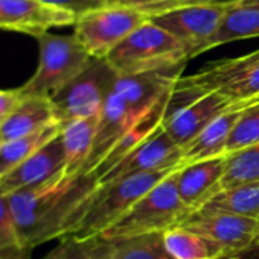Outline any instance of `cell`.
Listing matches in <instances>:
<instances>
[{"label":"cell","instance_id":"cell-1","mask_svg":"<svg viewBox=\"0 0 259 259\" xmlns=\"http://www.w3.org/2000/svg\"><path fill=\"white\" fill-rule=\"evenodd\" d=\"M99 188L93 173L67 176L64 171L44 184L5 197L20 238L27 249L71 234Z\"/></svg>","mask_w":259,"mask_h":259},{"label":"cell","instance_id":"cell-2","mask_svg":"<svg viewBox=\"0 0 259 259\" xmlns=\"http://www.w3.org/2000/svg\"><path fill=\"white\" fill-rule=\"evenodd\" d=\"M105 59L118 76H129L184 65L191 55L176 36L149 20L129 33Z\"/></svg>","mask_w":259,"mask_h":259},{"label":"cell","instance_id":"cell-3","mask_svg":"<svg viewBox=\"0 0 259 259\" xmlns=\"http://www.w3.org/2000/svg\"><path fill=\"white\" fill-rule=\"evenodd\" d=\"M181 167L182 165L138 173L106 185H99L90 203L87 205L83 215L80 217L71 234L67 237H100L118 219H121L141 197H144L155 185H158L162 179H165L168 175H171Z\"/></svg>","mask_w":259,"mask_h":259},{"label":"cell","instance_id":"cell-4","mask_svg":"<svg viewBox=\"0 0 259 259\" xmlns=\"http://www.w3.org/2000/svg\"><path fill=\"white\" fill-rule=\"evenodd\" d=\"M178 171L179 168L155 185L100 237L114 243L144 234H164L165 231L182 225L191 214V209L179 196L176 182Z\"/></svg>","mask_w":259,"mask_h":259},{"label":"cell","instance_id":"cell-5","mask_svg":"<svg viewBox=\"0 0 259 259\" xmlns=\"http://www.w3.org/2000/svg\"><path fill=\"white\" fill-rule=\"evenodd\" d=\"M36 39L39 42L38 68L20 90L24 96L53 100L94 58L82 47L74 35H55L47 32Z\"/></svg>","mask_w":259,"mask_h":259},{"label":"cell","instance_id":"cell-6","mask_svg":"<svg viewBox=\"0 0 259 259\" xmlns=\"http://www.w3.org/2000/svg\"><path fill=\"white\" fill-rule=\"evenodd\" d=\"M149 21V15L132 6L105 5L80 14L74 23V36L97 59H105L129 33Z\"/></svg>","mask_w":259,"mask_h":259},{"label":"cell","instance_id":"cell-7","mask_svg":"<svg viewBox=\"0 0 259 259\" xmlns=\"http://www.w3.org/2000/svg\"><path fill=\"white\" fill-rule=\"evenodd\" d=\"M178 83L200 96L217 91L241 105L259 94V50L212 64L191 76H181Z\"/></svg>","mask_w":259,"mask_h":259},{"label":"cell","instance_id":"cell-8","mask_svg":"<svg viewBox=\"0 0 259 259\" xmlns=\"http://www.w3.org/2000/svg\"><path fill=\"white\" fill-rule=\"evenodd\" d=\"M118 74L106 59L94 58L93 62L74 77L52 102L59 124L76 120L99 117Z\"/></svg>","mask_w":259,"mask_h":259},{"label":"cell","instance_id":"cell-9","mask_svg":"<svg viewBox=\"0 0 259 259\" xmlns=\"http://www.w3.org/2000/svg\"><path fill=\"white\" fill-rule=\"evenodd\" d=\"M217 244L225 258L240 253L259 241V220L225 211L197 209L182 225Z\"/></svg>","mask_w":259,"mask_h":259},{"label":"cell","instance_id":"cell-10","mask_svg":"<svg viewBox=\"0 0 259 259\" xmlns=\"http://www.w3.org/2000/svg\"><path fill=\"white\" fill-rule=\"evenodd\" d=\"M226 9L217 5H184L153 14L149 20L176 36L194 58L203 53L205 46L217 32Z\"/></svg>","mask_w":259,"mask_h":259},{"label":"cell","instance_id":"cell-11","mask_svg":"<svg viewBox=\"0 0 259 259\" xmlns=\"http://www.w3.org/2000/svg\"><path fill=\"white\" fill-rule=\"evenodd\" d=\"M77 15L44 0H0V26L35 38L53 27L74 26Z\"/></svg>","mask_w":259,"mask_h":259},{"label":"cell","instance_id":"cell-12","mask_svg":"<svg viewBox=\"0 0 259 259\" xmlns=\"http://www.w3.org/2000/svg\"><path fill=\"white\" fill-rule=\"evenodd\" d=\"M179 165H184L182 149L161 126L152 137H149L143 144L132 150L117 165H114L109 171L102 175L97 179V182L99 185H106L132 175L171 168Z\"/></svg>","mask_w":259,"mask_h":259},{"label":"cell","instance_id":"cell-13","mask_svg":"<svg viewBox=\"0 0 259 259\" xmlns=\"http://www.w3.org/2000/svg\"><path fill=\"white\" fill-rule=\"evenodd\" d=\"M237 103H234L226 96L217 91H211L173 112L171 115L165 117L162 127L175 140V143L181 149H184L212 120H215L219 115L229 111Z\"/></svg>","mask_w":259,"mask_h":259},{"label":"cell","instance_id":"cell-14","mask_svg":"<svg viewBox=\"0 0 259 259\" xmlns=\"http://www.w3.org/2000/svg\"><path fill=\"white\" fill-rule=\"evenodd\" d=\"M65 150L61 134L39 149L36 153L24 159L5 176H0V196H8L52 179L64 171Z\"/></svg>","mask_w":259,"mask_h":259},{"label":"cell","instance_id":"cell-15","mask_svg":"<svg viewBox=\"0 0 259 259\" xmlns=\"http://www.w3.org/2000/svg\"><path fill=\"white\" fill-rule=\"evenodd\" d=\"M149 112V111H147ZM147 112L134 109L114 88L108 96L99 118L93 144V152L83 168V173H91L109 149Z\"/></svg>","mask_w":259,"mask_h":259},{"label":"cell","instance_id":"cell-16","mask_svg":"<svg viewBox=\"0 0 259 259\" xmlns=\"http://www.w3.org/2000/svg\"><path fill=\"white\" fill-rule=\"evenodd\" d=\"M226 158L228 155L179 168L176 175L178 191L191 212L200 209L219 191L226 170Z\"/></svg>","mask_w":259,"mask_h":259},{"label":"cell","instance_id":"cell-17","mask_svg":"<svg viewBox=\"0 0 259 259\" xmlns=\"http://www.w3.org/2000/svg\"><path fill=\"white\" fill-rule=\"evenodd\" d=\"M243 111L244 108L235 105L234 108L212 120L193 141H190L182 149V164L188 165L199 161L225 156L228 141Z\"/></svg>","mask_w":259,"mask_h":259},{"label":"cell","instance_id":"cell-18","mask_svg":"<svg viewBox=\"0 0 259 259\" xmlns=\"http://www.w3.org/2000/svg\"><path fill=\"white\" fill-rule=\"evenodd\" d=\"M171 93V91H170ZM170 93L159 99V102L144 115L141 117L103 156V159L97 164V167L91 171L97 179L109 171L114 165H117L123 158H126L132 150H135L140 144H143L149 137H152L164 123V115L168 103Z\"/></svg>","mask_w":259,"mask_h":259},{"label":"cell","instance_id":"cell-19","mask_svg":"<svg viewBox=\"0 0 259 259\" xmlns=\"http://www.w3.org/2000/svg\"><path fill=\"white\" fill-rule=\"evenodd\" d=\"M56 121L55 106L50 99L24 96L21 103L0 121V143L33 134Z\"/></svg>","mask_w":259,"mask_h":259},{"label":"cell","instance_id":"cell-20","mask_svg":"<svg viewBox=\"0 0 259 259\" xmlns=\"http://www.w3.org/2000/svg\"><path fill=\"white\" fill-rule=\"evenodd\" d=\"M97 118L99 117L76 118L61 124V138L65 150L64 173L67 176L83 173L93 152Z\"/></svg>","mask_w":259,"mask_h":259},{"label":"cell","instance_id":"cell-21","mask_svg":"<svg viewBox=\"0 0 259 259\" xmlns=\"http://www.w3.org/2000/svg\"><path fill=\"white\" fill-rule=\"evenodd\" d=\"M259 36V8L235 5L226 9L217 32L205 46L203 52L228 42Z\"/></svg>","mask_w":259,"mask_h":259},{"label":"cell","instance_id":"cell-22","mask_svg":"<svg viewBox=\"0 0 259 259\" xmlns=\"http://www.w3.org/2000/svg\"><path fill=\"white\" fill-rule=\"evenodd\" d=\"M61 134V124L52 123L33 134L0 143V176H5L24 159L36 153Z\"/></svg>","mask_w":259,"mask_h":259},{"label":"cell","instance_id":"cell-23","mask_svg":"<svg viewBox=\"0 0 259 259\" xmlns=\"http://www.w3.org/2000/svg\"><path fill=\"white\" fill-rule=\"evenodd\" d=\"M164 241L173 259H222V249L184 226H175L164 232Z\"/></svg>","mask_w":259,"mask_h":259},{"label":"cell","instance_id":"cell-24","mask_svg":"<svg viewBox=\"0 0 259 259\" xmlns=\"http://www.w3.org/2000/svg\"><path fill=\"white\" fill-rule=\"evenodd\" d=\"M200 209L225 211L259 220V182L220 190Z\"/></svg>","mask_w":259,"mask_h":259},{"label":"cell","instance_id":"cell-25","mask_svg":"<svg viewBox=\"0 0 259 259\" xmlns=\"http://www.w3.org/2000/svg\"><path fill=\"white\" fill-rule=\"evenodd\" d=\"M252 182H259V143L228 155L219 191Z\"/></svg>","mask_w":259,"mask_h":259},{"label":"cell","instance_id":"cell-26","mask_svg":"<svg viewBox=\"0 0 259 259\" xmlns=\"http://www.w3.org/2000/svg\"><path fill=\"white\" fill-rule=\"evenodd\" d=\"M114 243L103 237L74 238L65 237L41 259H112Z\"/></svg>","mask_w":259,"mask_h":259},{"label":"cell","instance_id":"cell-27","mask_svg":"<svg viewBox=\"0 0 259 259\" xmlns=\"http://www.w3.org/2000/svg\"><path fill=\"white\" fill-rule=\"evenodd\" d=\"M112 259H173L164 241V234H144L114 241Z\"/></svg>","mask_w":259,"mask_h":259},{"label":"cell","instance_id":"cell-28","mask_svg":"<svg viewBox=\"0 0 259 259\" xmlns=\"http://www.w3.org/2000/svg\"><path fill=\"white\" fill-rule=\"evenodd\" d=\"M259 143V105L244 108L228 141L226 155Z\"/></svg>","mask_w":259,"mask_h":259},{"label":"cell","instance_id":"cell-29","mask_svg":"<svg viewBox=\"0 0 259 259\" xmlns=\"http://www.w3.org/2000/svg\"><path fill=\"white\" fill-rule=\"evenodd\" d=\"M11 249H27L18 234L15 220L11 214L8 202L5 197H0V250Z\"/></svg>","mask_w":259,"mask_h":259},{"label":"cell","instance_id":"cell-30","mask_svg":"<svg viewBox=\"0 0 259 259\" xmlns=\"http://www.w3.org/2000/svg\"><path fill=\"white\" fill-rule=\"evenodd\" d=\"M243 2H246V0H167V2L153 5V6L141 9V11H144L150 17L153 14H159V12H164L167 9H171V8H176V6H184V5H217V6L231 8V6L240 5Z\"/></svg>","mask_w":259,"mask_h":259},{"label":"cell","instance_id":"cell-31","mask_svg":"<svg viewBox=\"0 0 259 259\" xmlns=\"http://www.w3.org/2000/svg\"><path fill=\"white\" fill-rule=\"evenodd\" d=\"M44 2L59 6V8H64V9H68V11L74 12L77 17L87 11L115 3V0H44Z\"/></svg>","mask_w":259,"mask_h":259},{"label":"cell","instance_id":"cell-32","mask_svg":"<svg viewBox=\"0 0 259 259\" xmlns=\"http://www.w3.org/2000/svg\"><path fill=\"white\" fill-rule=\"evenodd\" d=\"M24 99V94L20 88L14 90H3L0 93V121L5 120Z\"/></svg>","mask_w":259,"mask_h":259},{"label":"cell","instance_id":"cell-33","mask_svg":"<svg viewBox=\"0 0 259 259\" xmlns=\"http://www.w3.org/2000/svg\"><path fill=\"white\" fill-rule=\"evenodd\" d=\"M162 2H167V0H115V3H118V5L132 6V8H138V9H146V8H150V6L162 3Z\"/></svg>","mask_w":259,"mask_h":259},{"label":"cell","instance_id":"cell-34","mask_svg":"<svg viewBox=\"0 0 259 259\" xmlns=\"http://www.w3.org/2000/svg\"><path fill=\"white\" fill-rule=\"evenodd\" d=\"M222 259H259V241H256L253 246H250L249 249H246L240 253H235V255Z\"/></svg>","mask_w":259,"mask_h":259},{"label":"cell","instance_id":"cell-35","mask_svg":"<svg viewBox=\"0 0 259 259\" xmlns=\"http://www.w3.org/2000/svg\"><path fill=\"white\" fill-rule=\"evenodd\" d=\"M255 105H259V94L256 97H253V99H250V100H247V102H244L241 105H237V106H240V108H249V106H255Z\"/></svg>","mask_w":259,"mask_h":259},{"label":"cell","instance_id":"cell-36","mask_svg":"<svg viewBox=\"0 0 259 259\" xmlns=\"http://www.w3.org/2000/svg\"><path fill=\"white\" fill-rule=\"evenodd\" d=\"M240 5H247V6H258L259 8V0H246Z\"/></svg>","mask_w":259,"mask_h":259}]
</instances>
